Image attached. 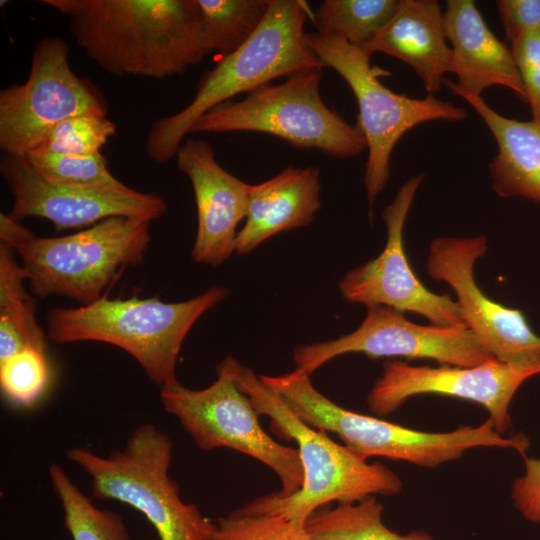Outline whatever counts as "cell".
I'll use <instances>...</instances> for the list:
<instances>
[{
    "label": "cell",
    "instance_id": "1",
    "mask_svg": "<svg viewBox=\"0 0 540 540\" xmlns=\"http://www.w3.org/2000/svg\"><path fill=\"white\" fill-rule=\"evenodd\" d=\"M105 72L163 79L211 53L196 0H42Z\"/></svg>",
    "mask_w": 540,
    "mask_h": 540
},
{
    "label": "cell",
    "instance_id": "2",
    "mask_svg": "<svg viewBox=\"0 0 540 540\" xmlns=\"http://www.w3.org/2000/svg\"><path fill=\"white\" fill-rule=\"evenodd\" d=\"M221 365L260 415L270 418L278 433L293 439L303 467V483L289 496L276 492L260 496L235 510L245 515H274L305 527L308 518L331 502L355 503L370 496L395 495L400 477L389 467L369 463L327 432L300 419L250 368L232 357Z\"/></svg>",
    "mask_w": 540,
    "mask_h": 540
},
{
    "label": "cell",
    "instance_id": "3",
    "mask_svg": "<svg viewBox=\"0 0 540 540\" xmlns=\"http://www.w3.org/2000/svg\"><path fill=\"white\" fill-rule=\"evenodd\" d=\"M308 16L312 13L303 1L268 0L266 16L251 38L202 75L187 106L152 124L145 141L148 156L159 164L168 162L196 121L234 96L279 77L324 67L305 40Z\"/></svg>",
    "mask_w": 540,
    "mask_h": 540
},
{
    "label": "cell",
    "instance_id": "4",
    "mask_svg": "<svg viewBox=\"0 0 540 540\" xmlns=\"http://www.w3.org/2000/svg\"><path fill=\"white\" fill-rule=\"evenodd\" d=\"M150 223L111 217L73 234L42 237L1 213L0 240L18 255L34 294L87 305L106 297L125 269L142 262L151 240Z\"/></svg>",
    "mask_w": 540,
    "mask_h": 540
},
{
    "label": "cell",
    "instance_id": "5",
    "mask_svg": "<svg viewBox=\"0 0 540 540\" xmlns=\"http://www.w3.org/2000/svg\"><path fill=\"white\" fill-rule=\"evenodd\" d=\"M260 379L300 419L316 429L336 434L345 446L366 460L380 456L432 468L479 447L510 448L524 458L530 445L523 434L504 437L489 418L475 427L420 431L337 405L314 387L310 375L292 371L278 376L262 375Z\"/></svg>",
    "mask_w": 540,
    "mask_h": 540
},
{
    "label": "cell",
    "instance_id": "6",
    "mask_svg": "<svg viewBox=\"0 0 540 540\" xmlns=\"http://www.w3.org/2000/svg\"><path fill=\"white\" fill-rule=\"evenodd\" d=\"M227 295L225 287L213 286L174 303L157 297L106 296L76 308H52L47 315L48 337L56 343L96 341L119 347L161 388L177 380V359L192 326Z\"/></svg>",
    "mask_w": 540,
    "mask_h": 540
},
{
    "label": "cell",
    "instance_id": "7",
    "mask_svg": "<svg viewBox=\"0 0 540 540\" xmlns=\"http://www.w3.org/2000/svg\"><path fill=\"white\" fill-rule=\"evenodd\" d=\"M173 444L156 425L134 430L126 446L108 456L75 447L67 457L85 471L92 482V496L127 504L153 525L160 540H213L216 524L195 504L180 496L170 478Z\"/></svg>",
    "mask_w": 540,
    "mask_h": 540
},
{
    "label": "cell",
    "instance_id": "8",
    "mask_svg": "<svg viewBox=\"0 0 540 540\" xmlns=\"http://www.w3.org/2000/svg\"><path fill=\"white\" fill-rule=\"evenodd\" d=\"M324 67L266 84L237 102L228 101L200 117L190 133L259 132L297 149H317L337 158L357 156L366 141L356 126L328 108L320 95Z\"/></svg>",
    "mask_w": 540,
    "mask_h": 540
},
{
    "label": "cell",
    "instance_id": "9",
    "mask_svg": "<svg viewBox=\"0 0 540 540\" xmlns=\"http://www.w3.org/2000/svg\"><path fill=\"white\" fill-rule=\"evenodd\" d=\"M305 40L323 66L334 69L347 82L356 98V127L368 149L364 185L370 205L390 178L391 154L404 134L424 122L467 117L465 109L431 94L416 99L390 90L378 78L385 72L371 67V56L345 40L317 32L306 33Z\"/></svg>",
    "mask_w": 540,
    "mask_h": 540
},
{
    "label": "cell",
    "instance_id": "10",
    "mask_svg": "<svg viewBox=\"0 0 540 540\" xmlns=\"http://www.w3.org/2000/svg\"><path fill=\"white\" fill-rule=\"evenodd\" d=\"M217 379L193 390L178 380L161 387L163 409L176 417L202 450L228 448L250 456L270 468L280 479L279 496H289L303 483L297 448L272 439L259 422L260 414L231 375L217 365Z\"/></svg>",
    "mask_w": 540,
    "mask_h": 540
},
{
    "label": "cell",
    "instance_id": "11",
    "mask_svg": "<svg viewBox=\"0 0 540 540\" xmlns=\"http://www.w3.org/2000/svg\"><path fill=\"white\" fill-rule=\"evenodd\" d=\"M107 114L100 90L72 70L65 40L44 37L34 47L26 81L0 91V149L25 157L62 121Z\"/></svg>",
    "mask_w": 540,
    "mask_h": 540
},
{
    "label": "cell",
    "instance_id": "12",
    "mask_svg": "<svg viewBox=\"0 0 540 540\" xmlns=\"http://www.w3.org/2000/svg\"><path fill=\"white\" fill-rule=\"evenodd\" d=\"M366 308L364 320L351 333L298 346L293 352L294 371L311 376L325 363L347 353H362L371 359H432L440 365L460 367L495 359L467 328L420 325L386 306Z\"/></svg>",
    "mask_w": 540,
    "mask_h": 540
},
{
    "label": "cell",
    "instance_id": "13",
    "mask_svg": "<svg viewBox=\"0 0 540 540\" xmlns=\"http://www.w3.org/2000/svg\"><path fill=\"white\" fill-rule=\"evenodd\" d=\"M488 251L485 235L438 237L429 247L427 273L447 283L465 326L498 361L515 366L540 364V336L523 312L490 299L477 285L474 266Z\"/></svg>",
    "mask_w": 540,
    "mask_h": 540
},
{
    "label": "cell",
    "instance_id": "14",
    "mask_svg": "<svg viewBox=\"0 0 540 540\" xmlns=\"http://www.w3.org/2000/svg\"><path fill=\"white\" fill-rule=\"evenodd\" d=\"M423 180L424 173H419L400 187L382 212L387 228L383 251L348 271L339 282V290L349 303L382 305L417 313L432 325L466 328L456 301L427 289L412 270L404 250V225Z\"/></svg>",
    "mask_w": 540,
    "mask_h": 540
},
{
    "label": "cell",
    "instance_id": "15",
    "mask_svg": "<svg viewBox=\"0 0 540 540\" xmlns=\"http://www.w3.org/2000/svg\"><path fill=\"white\" fill-rule=\"evenodd\" d=\"M540 374V364L515 366L492 359L478 366H413L388 360L367 395L369 410L385 417L409 398L437 394L472 401L483 406L500 434L511 426L509 407L520 386Z\"/></svg>",
    "mask_w": 540,
    "mask_h": 540
},
{
    "label": "cell",
    "instance_id": "16",
    "mask_svg": "<svg viewBox=\"0 0 540 540\" xmlns=\"http://www.w3.org/2000/svg\"><path fill=\"white\" fill-rule=\"evenodd\" d=\"M0 173L13 198L10 217H41L57 230L92 226L111 217L153 221L167 209L163 197L129 188L104 192L56 185L39 175L25 157L2 154Z\"/></svg>",
    "mask_w": 540,
    "mask_h": 540
},
{
    "label": "cell",
    "instance_id": "17",
    "mask_svg": "<svg viewBox=\"0 0 540 540\" xmlns=\"http://www.w3.org/2000/svg\"><path fill=\"white\" fill-rule=\"evenodd\" d=\"M176 161L192 184L197 208L192 259L218 266L235 252L237 226L246 218L251 185L226 171L204 139L183 142Z\"/></svg>",
    "mask_w": 540,
    "mask_h": 540
},
{
    "label": "cell",
    "instance_id": "18",
    "mask_svg": "<svg viewBox=\"0 0 540 540\" xmlns=\"http://www.w3.org/2000/svg\"><path fill=\"white\" fill-rule=\"evenodd\" d=\"M443 17L451 44L449 72L457 76V82L444 80L449 90L481 96L486 88L502 86L527 103L511 48L492 33L475 2L448 0Z\"/></svg>",
    "mask_w": 540,
    "mask_h": 540
},
{
    "label": "cell",
    "instance_id": "19",
    "mask_svg": "<svg viewBox=\"0 0 540 540\" xmlns=\"http://www.w3.org/2000/svg\"><path fill=\"white\" fill-rule=\"evenodd\" d=\"M320 191V172L313 166H289L269 180L251 185L235 252L248 254L276 234L309 225L321 207Z\"/></svg>",
    "mask_w": 540,
    "mask_h": 540
},
{
    "label": "cell",
    "instance_id": "20",
    "mask_svg": "<svg viewBox=\"0 0 540 540\" xmlns=\"http://www.w3.org/2000/svg\"><path fill=\"white\" fill-rule=\"evenodd\" d=\"M444 17L436 0H401L388 24L362 49L370 56L381 52L408 64L433 95L449 72Z\"/></svg>",
    "mask_w": 540,
    "mask_h": 540
},
{
    "label": "cell",
    "instance_id": "21",
    "mask_svg": "<svg viewBox=\"0 0 540 540\" xmlns=\"http://www.w3.org/2000/svg\"><path fill=\"white\" fill-rule=\"evenodd\" d=\"M463 98L492 133L498 153L489 164L492 189L501 198L521 197L540 204V124L505 117L482 98Z\"/></svg>",
    "mask_w": 540,
    "mask_h": 540
},
{
    "label": "cell",
    "instance_id": "22",
    "mask_svg": "<svg viewBox=\"0 0 540 540\" xmlns=\"http://www.w3.org/2000/svg\"><path fill=\"white\" fill-rule=\"evenodd\" d=\"M15 254L8 244L0 242V346L8 351L31 347L46 352L35 300L24 287L25 273Z\"/></svg>",
    "mask_w": 540,
    "mask_h": 540
},
{
    "label": "cell",
    "instance_id": "23",
    "mask_svg": "<svg viewBox=\"0 0 540 540\" xmlns=\"http://www.w3.org/2000/svg\"><path fill=\"white\" fill-rule=\"evenodd\" d=\"M383 505L375 496L355 503L320 508L305 523L313 540H434L424 530L391 531L382 521Z\"/></svg>",
    "mask_w": 540,
    "mask_h": 540
},
{
    "label": "cell",
    "instance_id": "24",
    "mask_svg": "<svg viewBox=\"0 0 540 540\" xmlns=\"http://www.w3.org/2000/svg\"><path fill=\"white\" fill-rule=\"evenodd\" d=\"M401 0H325L312 13L317 33L363 49L392 19Z\"/></svg>",
    "mask_w": 540,
    "mask_h": 540
},
{
    "label": "cell",
    "instance_id": "25",
    "mask_svg": "<svg viewBox=\"0 0 540 540\" xmlns=\"http://www.w3.org/2000/svg\"><path fill=\"white\" fill-rule=\"evenodd\" d=\"M212 52L229 55L244 45L264 20L268 0H196Z\"/></svg>",
    "mask_w": 540,
    "mask_h": 540
},
{
    "label": "cell",
    "instance_id": "26",
    "mask_svg": "<svg viewBox=\"0 0 540 540\" xmlns=\"http://www.w3.org/2000/svg\"><path fill=\"white\" fill-rule=\"evenodd\" d=\"M52 488L61 501L73 540H130L122 518L97 508L58 464L49 467Z\"/></svg>",
    "mask_w": 540,
    "mask_h": 540
},
{
    "label": "cell",
    "instance_id": "27",
    "mask_svg": "<svg viewBox=\"0 0 540 540\" xmlns=\"http://www.w3.org/2000/svg\"><path fill=\"white\" fill-rule=\"evenodd\" d=\"M25 158L39 175L52 184L104 192L130 188L110 173L102 153L74 156L34 150Z\"/></svg>",
    "mask_w": 540,
    "mask_h": 540
},
{
    "label": "cell",
    "instance_id": "28",
    "mask_svg": "<svg viewBox=\"0 0 540 540\" xmlns=\"http://www.w3.org/2000/svg\"><path fill=\"white\" fill-rule=\"evenodd\" d=\"M116 131V123L107 117L76 116L56 125L35 150L74 156L97 155Z\"/></svg>",
    "mask_w": 540,
    "mask_h": 540
},
{
    "label": "cell",
    "instance_id": "29",
    "mask_svg": "<svg viewBox=\"0 0 540 540\" xmlns=\"http://www.w3.org/2000/svg\"><path fill=\"white\" fill-rule=\"evenodd\" d=\"M46 352L27 348L0 361V386L12 403L30 407L37 402L49 382Z\"/></svg>",
    "mask_w": 540,
    "mask_h": 540
},
{
    "label": "cell",
    "instance_id": "30",
    "mask_svg": "<svg viewBox=\"0 0 540 540\" xmlns=\"http://www.w3.org/2000/svg\"><path fill=\"white\" fill-rule=\"evenodd\" d=\"M213 540H313L305 527L274 515L232 511L216 520Z\"/></svg>",
    "mask_w": 540,
    "mask_h": 540
},
{
    "label": "cell",
    "instance_id": "31",
    "mask_svg": "<svg viewBox=\"0 0 540 540\" xmlns=\"http://www.w3.org/2000/svg\"><path fill=\"white\" fill-rule=\"evenodd\" d=\"M511 51L526 91L532 121L540 124V28L519 36L511 43Z\"/></svg>",
    "mask_w": 540,
    "mask_h": 540
},
{
    "label": "cell",
    "instance_id": "32",
    "mask_svg": "<svg viewBox=\"0 0 540 540\" xmlns=\"http://www.w3.org/2000/svg\"><path fill=\"white\" fill-rule=\"evenodd\" d=\"M525 470L513 480L514 507L529 522L540 524V459L524 457Z\"/></svg>",
    "mask_w": 540,
    "mask_h": 540
},
{
    "label": "cell",
    "instance_id": "33",
    "mask_svg": "<svg viewBox=\"0 0 540 540\" xmlns=\"http://www.w3.org/2000/svg\"><path fill=\"white\" fill-rule=\"evenodd\" d=\"M496 5L510 43L523 33L540 28V0H499Z\"/></svg>",
    "mask_w": 540,
    "mask_h": 540
}]
</instances>
